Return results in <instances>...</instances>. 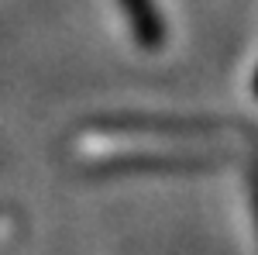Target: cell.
Segmentation results:
<instances>
[{
	"label": "cell",
	"mask_w": 258,
	"mask_h": 255,
	"mask_svg": "<svg viewBox=\"0 0 258 255\" xmlns=\"http://www.w3.org/2000/svg\"><path fill=\"white\" fill-rule=\"evenodd\" d=\"M251 203H255V221H258V162L251 169Z\"/></svg>",
	"instance_id": "cell-1"
}]
</instances>
